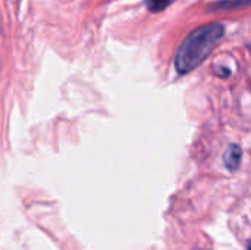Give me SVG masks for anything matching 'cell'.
Masks as SVG:
<instances>
[{"instance_id":"1","label":"cell","mask_w":251,"mask_h":250,"mask_svg":"<svg viewBox=\"0 0 251 250\" xmlns=\"http://www.w3.org/2000/svg\"><path fill=\"white\" fill-rule=\"evenodd\" d=\"M225 34V28L219 22L201 25L185 37L175 55V68L179 75H185L196 69L215 49Z\"/></svg>"},{"instance_id":"2","label":"cell","mask_w":251,"mask_h":250,"mask_svg":"<svg viewBox=\"0 0 251 250\" xmlns=\"http://www.w3.org/2000/svg\"><path fill=\"white\" fill-rule=\"evenodd\" d=\"M241 158H243V150H241V147H240L238 144H231V146L226 149L225 155H224V164H225V167H226L229 171L235 172V171L240 168Z\"/></svg>"},{"instance_id":"3","label":"cell","mask_w":251,"mask_h":250,"mask_svg":"<svg viewBox=\"0 0 251 250\" xmlns=\"http://www.w3.org/2000/svg\"><path fill=\"white\" fill-rule=\"evenodd\" d=\"M251 3V0H221L218 3H215L213 6H210L212 10H229V9H237L241 6H246Z\"/></svg>"},{"instance_id":"4","label":"cell","mask_w":251,"mask_h":250,"mask_svg":"<svg viewBox=\"0 0 251 250\" xmlns=\"http://www.w3.org/2000/svg\"><path fill=\"white\" fill-rule=\"evenodd\" d=\"M174 0H144L147 9L150 12H162L165 10Z\"/></svg>"},{"instance_id":"5","label":"cell","mask_w":251,"mask_h":250,"mask_svg":"<svg viewBox=\"0 0 251 250\" xmlns=\"http://www.w3.org/2000/svg\"><path fill=\"white\" fill-rule=\"evenodd\" d=\"M247 250H251V242L249 243V248H247Z\"/></svg>"}]
</instances>
